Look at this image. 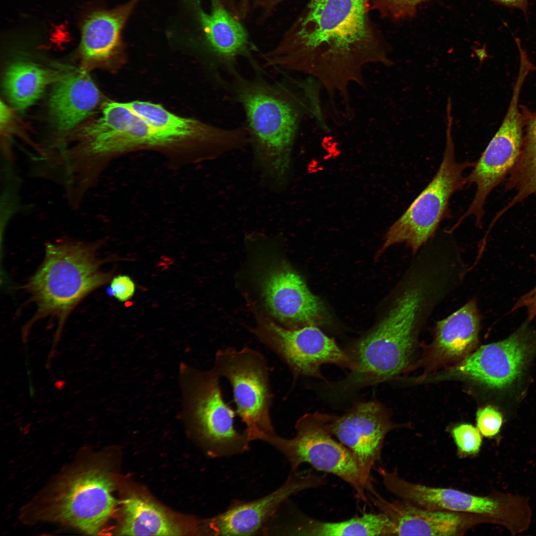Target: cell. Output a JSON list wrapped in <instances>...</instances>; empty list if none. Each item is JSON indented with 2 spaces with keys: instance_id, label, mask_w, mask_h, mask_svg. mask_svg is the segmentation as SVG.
Returning <instances> with one entry per match:
<instances>
[{
  "instance_id": "8",
  "label": "cell",
  "mask_w": 536,
  "mask_h": 536,
  "mask_svg": "<svg viewBox=\"0 0 536 536\" xmlns=\"http://www.w3.org/2000/svg\"><path fill=\"white\" fill-rule=\"evenodd\" d=\"M183 410L214 457L242 454L249 448L246 434L234 427L235 412L224 401L220 377L212 369L202 371L182 365Z\"/></svg>"
},
{
  "instance_id": "15",
  "label": "cell",
  "mask_w": 536,
  "mask_h": 536,
  "mask_svg": "<svg viewBox=\"0 0 536 536\" xmlns=\"http://www.w3.org/2000/svg\"><path fill=\"white\" fill-rule=\"evenodd\" d=\"M198 24L203 47L208 54L216 81L238 71L237 61H255L254 46L242 21L234 16L219 0H210L209 10H204L199 0H188Z\"/></svg>"
},
{
  "instance_id": "33",
  "label": "cell",
  "mask_w": 536,
  "mask_h": 536,
  "mask_svg": "<svg viewBox=\"0 0 536 536\" xmlns=\"http://www.w3.org/2000/svg\"><path fill=\"white\" fill-rule=\"evenodd\" d=\"M7 107L5 104L0 102V124L2 126V124L5 125L8 121L10 117V113Z\"/></svg>"
},
{
  "instance_id": "28",
  "label": "cell",
  "mask_w": 536,
  "mask_h": 536,
  "mask_svg": "<svg viewBox=\"0 0 536 536\" xmlns=\"http://www.w3.org/2000/svg\"><path fill=\"white\" fill-rule=\"evenodd\" d=\"M476 420L477 428L481 434L486 437H491L499 432L503 416L495 407L487 405L477 410Z\"/></svg>"
},
{
  "instance_id": "12",
  "label": "cell",
  "mask_w": 536,
  "mask_h": 536,
  "mask_svg": "<svg viewBox=\"0 0 536 536\" xmlns=\"http://www.w3.org/2000/svg\"><path fill=\"white\" fill-rule=\"evenodd\" d=\"M523 81L517 79L512 98L503 122L472 170L466 177L467 185L474 184L476 191L473 200L456 225L467 217L472 216L477 226H481L486 200L492 192L515 165L523 142V129L525 119L519 110V99Z\"/></svg>"
},
{
  "instance_id": "32",
  "label": "cell",
  "mask_w": 536,
  "mask_h": 536,
  "mask_svg": "<svg viewBox=\"0 0 536 536\" xmlns=\"http://www.w3.org/2000/svg\"><path fill=\"white\" fill-rule=\"evenodd\" d=\"M498 4L511 8L521 9L527 15L528 0H490Z\"/></svg>"
},
{
  "instance_id": "31",
  "label": "cell",
  "mask_w": 536,
  "mask_h": 536,
  "mask_svg": "<svg viewBox=\"0 0 536 536\" xmlns=\"http://www.w3.org/2000/svg\"><path fill=\"white\" fill-rule=\"evenodd\" d=\"M536 266V255L534 257ZM524 307L526 308L530 322L536 318V285L528 293L522 296L514 305L512 311Z\"/></svg>"
},
{
  "instance_id": "23",
  "label": "cell",
  "mask_w": 536,
  "mask_h": 536,
  "mask_svg": "<svg viewBox=\"0 0 536 536\" xmlns=\"http://www.w3.org/2000/svg\"><path fill=\"white\" fill-rule=\"evenodd\" d=\"M124 521L119 531L123 536H179L183 530L162 508L136 495L123 501Z\"/></svg>"
},
{
  "instance_id": "17",
  "label": "cell",
  "mask_w": 536,
  "mask_h": 536,
  "mask_svg": "<svg viewBox=\"0 0 536 536\" xmlns=\"http://www.w3.org/2000/svg\"><path fill=\"white\" fill-rule=\"evenodd\" d=\"M260 283L267 308L288 329L315 325L322 319L325 311L322 302L285 262L270 265Z\"/></svg>"
},
{
  "instance_id": "19",
  "label": "cell",
  "mask_w": 536,
  "mask_h": 536,
  "mask_svg": "<svg viewBox=\"0 0 536 536\" xmlns=\"http://www.w3.org/2000/svg\"><path fill=\"white\" fill-rule=\"evenodd\" d=\"M49 100L52 121L60 130L75 127L91 115L100 100V93L89 75L79 68L58 73Z\"/></svg>"
},
{
  "instance_id": "2",
  "label": "cell",
  "mask_w": 536,
  "mask_h": 536,
  "mask_svg": "<svg viewBox=\"0 0 536 536\" xmlns=\"http://www.w3.org/2000/svg\"><path fill=\"white\" fill-rule=\"evenodd\" d=\"M250 78L238 71L225 79L221 87L242 107L254 164L263 184L273 191L288 184L291 154L303 117L321 115L318 90L299 80L290 84L271 81L258 63Z\"/></svg>"
},
{
  "instance_id": "10",
  "label": "cell",
  "mask_w": 536,
  "mask_h": 536,
  "mask_svg": "<svg viewBox=\"0 0 536 536\" xmlns=\"http://www.w3.org/2000/svg\"><path fill=\"white\" fill-rule=\"evenodd\" d=\"M296 434L285 438L276 433L262 441L273 446L289 462L291 472L304 464L335 475L349 484L363 500H367L366 487L357 461L346 447L334 438L324 413H307L296 421Z\"/></svg>"
},
{
  "instance_id": "26",
  "label": "cell",
  "mask_w": 536,
  "mask_h": 536,
  "mask_svg": "<svg viewBox=\"0 0 536 536\" xmlns=\"http://www.w3.org/2000/svg\"><path fill=\"white\" fill-rule=\"evenodd\" d=\"M432 0H370L371 9L381 17L394 21L414 16L417 7Z\"/></svg>"
},
{
  "instance_id": "27",
  "label": "cell",
  "mask_w": 536,
  "mask_h": 536,
  "mask_svg": "<svg viewBox=\"0 0 536 536\" xmlns=\"http://www.w3.org/2000/svg\"><path fill=\"white\" fill-rule=\"evenodd\" d=\"M452 435L459 453L468 456L478 453L482 444V437L477 427L468 423L455 427Z\"/></svg>"
},
{
  "instance_id": "7",
  "label": "cell",
  "mask_w": 536,
  "mask_h": 536,
  "mask_svg": "<svg viewBox=\"0 0 536 536\" xmlns=\"http://www.w3.org/2000/svg\"><path fill=\"white\" fill-rule=\"evenodd\" d=\"M446 141L442 160L431 181L387 232L378 254L390 246L404 243L413 252L434 234L450 214L452 196L466 185L464 171L475 163L456 159L451 134L452 118L448 117Z\"/></svg>"
},
{
  "instance_id": "30",
  "label": "cell",
  "mask_w": 536,
  "mask_h": 536,
  "mask_svg": "<svg viewBox=\"0 0 536 536\" xmlns=\"http://www.w3.org/2000/svg\"><path fill=\"white\" fill-rule=\"evenodd\" d=\"M228 5L240 10L259 12L278 7L286 0H223Z\"/></svg>"
},
{
  "instance_id": "21",
  "label": "cell",
  "mask_w": 536,
  "mask_h": 536,
  "mask_svg": "<svg viewBox=\"0 0 536 536\" xmlns=\"http://www.w3.org/2000/svg\"><path fill=\"white\" fill-rule=\"evenodd\" d=\"M140 0H130L110 10L94 11L81 29L80 51L83 61L94 64L111 57L120 45L121 33Z\"/></svg>"
},
{
  "instance_id": "11",
  "label": "cell",
  "mask_w": 536,
  "mask_h": 536,
  "mask_svg": "<svg viewBox=\"0 0 536 536\" xmlns=\"http://www.w3.org/2000/svg\"><path fill=\"white\" fill-rule=\"evenodd\" d=\"M528 320L505 339L480 347L457 365L427 381L464 379L493 390L509 388L522 376L536 352V334Z\"/></svg>"
},
{
  "instance_id": "25",
  "label": "cell",
  "mask_w": 536,
  "mask_h": 536,
  "mask_svg": "<svg viewBox=\"0 0 536 536\" xmlns=\"http://www.w3.org/2000/svg\"><path fill=\"white\" fill-rule=\"evenodd\" d=\"M525 123L521 151L506 185L508 190L515 191V195L503 208L505 211L536 192V112Z\"/></svg>"
},
{
  "instance_id": "29",
  "label": "cell",
  "mask_w": 536,
  "mask_h": 536,
  "mask_svg": "<svg viewBox=\"0 0 536 536\" xmlns=\"http://www.w3.org/2000/svg\"><path fill=\"white\" fill-rule=\"evenodd\" d=\"M135 283L126 274H119L112 278L108 288V293L121 302H127L134 295Z\"/></svg>"
},
{
  "instance_id": "4",
  "label": "cell",
  "mask_w": 536,
  "mask_h": 536,
  "mask_svg": "<svg viewBox=\"0 0 536 536\" xmlns=\"http://www.w3.org/2000/svg\"><path fill=\"white\" fill-rule=\"evenodd\" d=\"M101 242L62 240L46 245L43 261L25 287L37 311L23 330L24 338L37 320L55 318L59 323L56 344L72 311L89 294L110 281L112 273L101 269L104 261L98 255Z\"/></svg>"
},
{
  "instance_id": "20",
  "label": "cell",
  "mask_w": 536,
  "mask_h": 536,
  "mask_svg": "<svg viewBox=\"0 0 536 536\" xmlns=\"http://www.w3.org/2000/svg\"><path fill=\"white\" fill-rule=\"evenodd\" d=\"M286 520L274 519L269 534L294 536H396L394 525L382 512L364 513L362 516L338 522L316 520L297 514Z\"/></svg>"
},
{
  "instance_id": "9",
  "label": "cell",
  "mask_w": 536,
  "mask_h": 536,
  "mask_svg": "<svg viewBox=\"0 0 536 536\" xmlns=\"http://www.w3.org/2000/svg\"><path fill=\"white\" fill-rule=\"evenodd\" d=\"M212 369L230 383L236 411L249 441H262L275 434L270 415L269 368L264 356L248 347L222 348L215 353Z\"/></svg>"
},
{
  "instance_id": "1",
  "label": "cell",
  "mask_w": 536,
  "mask_h": 536,
  "mask_svg": "<svg viewBox=\"0 0 536 536\" xmlns=\"http://www.w3.org/2000/svg\"><path fill=\"white\" fill-rule=\"evenodd\" d=\"M370 0H308L278 44L261 57L266 67L301 73L330 96L365 85L364 67L393 65L390 47L370 16Z\"/></svg>"
},
{
  "instance_id": "22",
  "label": "cell",
  "mask_w": 536,
  "mask_h": 536,
  "mask_svg": "<svg viewBox=\"0 0 536 536\" xmlns=\"http://www.w3.org/2000/svg\"><path fill=\"white\" fill-rule=\"evenodd\" d=\"M479 327L480 315L475 300L438 322L432 348L434 361L443 363L464 359L477 345Z\"/></svg>"
},
{
  "instance_id": "18",
  "label": "cell",
  "mask_w": 536,
  "mask_h": 536,
  "mask_svg": "<svg viewBox=\"0 0 536 536\" xmlns=\"http://www.w3.org/2000/svg\"><path fill=\"white\" fill-rule=\"evenodd\" d=\"M371 501L394 524L396 536H462L474 527L490 524L478 515L430 510L402 500L389 501L374 488Z\"/></svg>"
},
{
  "instance_id": "24",
  "label": "cell",
  "mask_w": 536,
  "mask_h": 536,
  "mask_svg": "<svg viewBox=\"0 0 536 536\" xmlns=\"http://www.w3.org/2000/svg\"><path fill=\"white\" fill-rule=\"evenodd\" d=\"M58 73L30 63H14L4 75L5 92L17 109L24 110L39 98L46 85L55 81Z\"/></svg>"
},
{
  "instance_id": "14",
  "label": "cell",
  "mask_w": 536,
  "mask_h": 536,
  "mask_svg": "<svg viewBox=\"0 0 536 536\" xmlns=\"http://www.w3.org/2000/svg\"><path fill=\"white\" fill-rule=\"evenodd\" d=\"M324 417L333 436L353 454L367 492L373 487L371 470L381 461L385 437L399 426L375 401L358 402L340 416L324 413Z\"/></svg>"
},
{
  "instance_id": "13",
  "label": "cell",
  "mask_w": 536,
  "mask_h": 536,
  "mask_svg": "<svg viewBox=\"0 0 536 536\" xmlns=\"http://www.w3.org/2000/svg\"><path fill=\"white\" fill-rule=\"evenodd\" d=\"M253 331L296 376L321 378V368L325 364L349 369L352 367L348 354L315 325L290 329L261 318Z\"/></svg>"
},
{
  "instance_id": "5",
  "label": "cell",
  "mask_w": 536,
  "mask_h": 536,
  "mask_svg": "<svg viewBox=\"0 0 536 536\" xmlns=\"http://www.w3.org/2000/svg\"><path fill=\"white\" fill-rule=\"evenodd\" d=\"M108 470L91 456L72 465L30 504L32 520L59 523L96 535L111 517L116 501Z\"/></svg>"
},
{
  "instance_id": "3",
  "label": "cell",
  "mask_w": 536,
  "mask_h": 536,
  "mask_svg": "<svg viewBox=\"0 0 536 536\" xmlns=\"http://www.w3.org/2000/svg\"><path fill=\"white\" fill-rule=\"evenodd\" d=\"M431 282L425 277L409 282L386 317L353 345L347 353L349 373L332 384L336 397L389 380L407 367Z\"/></svg>"
},
{
  "instance_id": "16",
  "label": "cell",
  "mask_w": 536,
  "mask_h": 536,
  "mask_svg": "<svg viewBox=\"0 0 536 536\" xmlns=\"http://www.w3.org/2000/svg\"><path fill=\"white\" fill-rule=\"evenodd\" d=\"M325 483V477L291 472L285 482L268 495L249 502H238L204 523V530L215 536L265 535L282 505L292 495Z\"/></svg>"
},
{
  "instance_id": "6",
  "label": "cell",
  "mask_w": 536,
  "mask_h": 536,
  "mask_svg": "<svg viewBox=\"0 0 536 536\" xmlns=\"http://www.w3.org/2000/svg\"><path fill=\"white\" fill-rule=\"evenodd\" d=\"M386 489L398 499L430 510L478 515L491 524L501 525L512 534L528 529L531 511L524 497L501 493L478 496L452 488L427 486L407 481L396 471L379 468Z\"/></svg>"
}]
</instances>
